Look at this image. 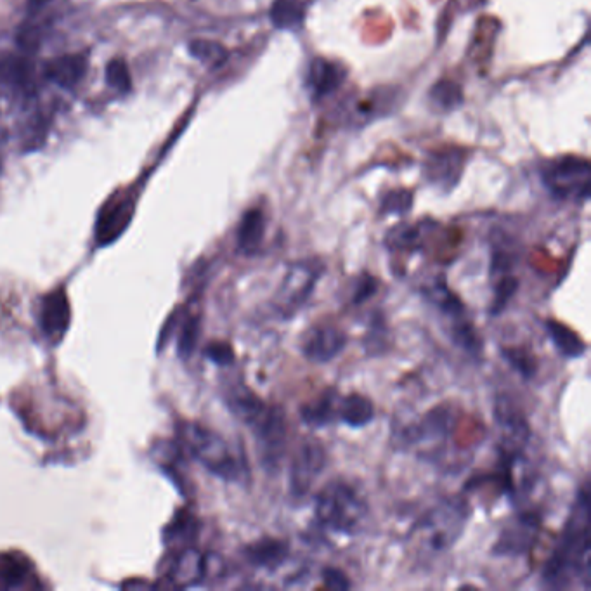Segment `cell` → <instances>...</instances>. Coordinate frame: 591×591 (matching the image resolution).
<instances>
[{"instance_id":"cell-1","label":"cell","mask_w":591,"mask_h":591,"mask_svg":"<svg viewBox=\"0 0 591 591\" xmlns=\"http://www.w3.org/2000/svg\"><path fill=\"white\" fill-rule=\"evenodd\" d=\"M590 489L583 486L574 500L559 543L543 567V585L555 590L583 586L590 590Z\"/></svg>"},{"instance_id":"cell-2","label":"cell","mask_w":591,"mask_h":591,"mask_svg":"<svg viewBox=\"0 0 591 591\" xmlns=\"http://www.w3.org/2000/svg\"><path fill=\"white\" fill-rule=\"evenodd\" d=\"M224 401L229 411L254 434L262 465L269 470L280 467L288 439L285 411L267 403L243 384L231 385L224 392Z\"/></svg>"},{"instance_id":"cell-3","label":"cell","mask_w":591,"mask_h":591,"mask_svg":"<svg viewBox=\"0 0 591 591\" xmlns=\"http://www.w3.org/2000/svg\"><path fill=\"white\" fill-rule=\"evenodd\" d=\"M368 501L359 489L344 481L335 479L325 484L314 500V520L321 531L333 536L352 538L361 533L368 519Z\"/></svg>"},{"instance_id":"cell-4","label":"cell","mask_w":591,"mask_h":591,"mask_svg":"<svg viewBox=\"0 0 591 591\" xmlns=\"http://www.w3.org/2000/svg\"><path fill=\"white\" fill-rule=\"evenodd\" d=\"M184 444L196 462L210 474L226 482H241L247 477V465L221 434L200 423H189L182 430Z\"/></svg>"},{"instance_id":"cell-5","label":"cell","mask_w":591,"mask_h":591,"mask_svg":"<svg viewBox=\"0 0 591 591\" xmlns=\"http://www.w3.org/2000/svg\"><path fill=\"white\" fill-rule=\"evenodd\" d=\"M470 519V505L463 496L446 498L418 520L413 536H420L429 552H448L460 541Z\"/></svg>"},{"instance_id":"cell-6","label":"cell","mask_w":591,"mask_h":591,"mask_svg":"<svg viewBox=\"0 0 591 591\" xmlns=\"http://www.w3.org/2000/svg\"><path fill=\"white\" fill-rule=\"evenodd\" d=\"M325 274L326 264L321 259L311 257L290 264L271 300L274 314L283 321L295 318L309 304Z\"/></svg>"},{"instance_id":"cell-7","label":"cell","mask_w":591,"mask_h":591,"mask_svg":"<svg viewBox=\"0 0 591 591\" xmlns=\"http://www.w3.org/2000/svg\"><path fill=\"white\" fill-rule=\"evenodd\" d=\"M455 423L453 408L448 404H441L427 411L422 418L397 430L396 441L401 448L416 449L423 458L437 460L453 434Z\"/></svg>"},{"instance_id":"cell-8","label":"cell","mask_w":591,"mask_h":591,"mask_svg":"<svg viewBox=\"0 0 591 591\" xmlns=\"http://www.w3.org/2000/svg\"><path fill=\"white\" fill-rule=\"evenodd\" d=\"M541 179L550 195L564 202H586L591 189V167L579 156H562L548 163Z\"/></svg>"},{"instance_id":"cell-9","label":"cell","mask_w":591,"mask_h":591,"mask_svg":"<svg viewBox=\"0 0 591 591\" xmlns=\"http://www.w3.org/2000/svg\"><path fill=\"white\" fill-rule=\"evenodd\" d=\"M541 531V517L536 512H520L503 526L491 553L500 559H519L533 550Z\"/></svg>"},{"instance_id":"cell-10","label":"cell","mask_w":591,"mask_h":591,"mask_svg":"<svg viewBox=\"0 0 591 591\" xmlns=\"http://www.w3.org/2000/svg\"><path fill=\"white\" fill-rule=\"evenodd\" d=\"M328 455L321 442L316 439H306L295 451L290 472H288V491L293 498L302 500L311 493L319 475L325 472Z\"/></svg>"},{"instance_id":"cell-11","label":"cell","mask_w":591,"mask_h":591,"mask_svg":"<svg viewBox=\"0 0 591 591\" xmlns=\"http://www.w3.org/2000/svg\"><path fill=\"white\" fill-rule=\"evenodd\" d=\"M493 418L501 432V451L520 453L531 441V427L524 411L510 396H498L494 401Z\"/></svg>"},{"instance_id":"cell-12","label":"cell","mask_w":591,"mask_h":591,"mask_svg":"<svg viewBox=\"0 0 591 591\" xmlns=\"http://www.w3.org/2000/svg\"><path fill=\"white\" fill-rule=\"evenodd\" d=\"M347 333L335 325L311 326L300 338L302 356L314 364L332 363L347 349Z\"/></svg>"},{"instance_id":"cell-13","label":"cell","mask_w":591,"mask_h":591,"mask_svg":"<svg viewBox=\"0 0 591 591\" xmlns=\"http://www.w3.org/2000/svg\"><path fill=\"white\" fill-rule=\"evenodd\" d=\"M344 80V68L335 61H328V59H314L307 70V89L314 99L332 96L333 92L344 84Z\"/></svg>"},{"instance_id":"cell-14","label":"cell","mask_w":591,"mask_h":591,"mask_svg":"<svg viewBox=\"0 0 591 591\" xmlns=\"http://www.w3.org/2000/svg\"><path fill=\"white\" fill-rule=\"evenodd\" d=\"M245 559L250 566L259 567L264 571H276L285 564L290 555V546L285 540L266 536L245 546Z\"/></svg>"},{"instance_id":"cell-15","label":"cell","mask_w":591,"mask_h":591,"mask_svg":"<svg viewBox=\"0 0 591 591\" xmlns=\"http://www.w3.org/2000/svg\"><path fill=\"white\" fill-rule=\"evenodd\" d=\"M340 394L335 389H326L321 396L304 404L299 410L300 420L312 429H325L338 422Z\"/></svg>"},{"instance_id":"cell-16","label":"cell","mask_w":591,"mask_h":591,"mask_svg":"<svg viewBox=\"0 0 591 591\" xmlns=\"http://www.w3.org/2000/svg\"><path fill=\"white\" fill-rule=\"evenodd\" d=\"M423 297L429 300L430 304L436 307L437 311L441 312L449 323L467 316V307L463 304L462 299L449 288L448 281L444 276H437L430 281L429 285L423 288Z\"/></svg>"},{"instance_id":"cell-17","label":"cell","mask_w":591,"mask_h":591,"mask_svg":"<svg viewBox=\"0 0 591 591\" xmlns=\"http://www.w3.org/2000/svg\"><path fill=\"white\" fill-rule=\"evenodd\" d=\"M266 228V215L260 208H250L243 214L236 233V243L241 254L248 257L259 254L266 238Z\"/></svg>"},{"instance_id":"cell-18","label":"cell","mask_w":591,"mask_h":591,"mask_svg":"<svg viewBox=\"0 0 591 591\" xmlns=\"http://www.w3.org/2000/svg\"><path fill=\"white\" fill-rule=\"evenodd\" d=\"M68 325H70V304L65 292L56 290L49 293L42 302V330L47 337L58 340L65 335Z\"/></svg>"},{"instance_id":"cell-19","label":"cell","mask_w":591,"mask_h":591,"mask_svg":"<svg viewBox=\"0 0 591 591\" xmlns=\"http://www.w3.org/2000/svg\"><path fill=\"white\" fill-rule=\"evenodd\" d=\"M465 156L460 151H442L430 156L427 163V177L430 182L437 184L439 188L451 189L462 176Z\"/></svg>"},{"instance_id":"cell-20","label":"cell","mask_w":591,"mask_h":591,"mask_svg":"<svg viewBox=\"0 0 591 591\" xmlns=\"http://www.w3.org/2000/svg\"><path fill=\"white\" fill-rule=\"evenodd\" d=\"M85 70H87V58L84 54H66V56L49 61L44 73L52 84L72 89L84 78Z\"/></svg>"},{"instance_id":"cell-21","label":"cell","mask_w":591,"mask_h":591,"mask_svg":"<svg viewBox=\"0 0 591 591\" xmlns=\"http://www.w3.org/2000/svg\"><path fill=\"white\" fill-rule=\"evenodd\" d=\"M373 420H375V404L370 397L358 394V392L340 396L338 422L344 423L351 429H363Z\"/></svg>"},{"instance_id":"cell-22","label":"cell","mask_w":591,"mask_h":591,"mask_svg":"<svg viewBox=\"0 0 591 591\" xmlns=\"http://www.w3.org/2000/svg\"><path fill=\"white\" fill-rule=\"evenodd\" d=\"M545 330L552 340L553 347L557 349L562 358L579 359L585 356V340L569 326L555 321V319H548L545 323Z\"/></svg>"},{"instance_id":"cell-23","label":"cell","mask_w":591,"mask_h":591,"mask_svg":"<svg viewBox=\"0 0 591 591\" xmlns=\"http://www.w3.org/2000/svg\"><path fill=\"white\" fill-rule=\"evenodd\" d=\"M449 335H451L453 344L460 347L470 358H481L482 351H484V342H482L481 335L475 330L474 323L468 319V316L451 321L449 323Z\"/></svg>"},{"instance_id":"cell-24","label":"cell","mask_w":591,"mask_h":591,"mask_svg":"<svg viewBox=\"0 0 591 591\" xmlns=\"http://www.w3.org/2000/svg\"><path fill=\"white\" fill-rule=\"evenodd\" d=\"M132 214V205L127 200L124 202H111L110 207L104 208L103 217L99 221L98 238L101 243L115 240L122 233L125 224L129 222Z\"/></svg>"},{"instance_id":"cell-25","label":"cell","mask_w":591,"mask_h":591,"mask_svg":"<svg viewBox=\"0 0 591 591\" xmlns=\"http://www.w3.org/2000/svg\"><path fill=\"white\" fill-rule=\"evenodd\" d=\"M390 345H392L390 326L387 325V321L380 312H375L371 316L366 333H364V351L368 356H382V354L389 351Z\"/></svg>"},{"instance_id":"cell-26","label":"cell","mask_w":591,"mask_h":591,"mask_svg":"<svg viewBox=\"0 0 591 591\" xmlns=\"http://www.w3.org/2000/svg\"><path fill=\"white\" fill-rule=\"evenodd\" d=\"M205 569H207V564H205V557L202 553L188 550V552L182 553L181 559L177 560L172 579L179 586H193L202 581Z\"/></svg>"},{"instance_id":"cell-27","label":"cell","mask_w":591,"mask_h":591,"mask_svg":"<svg viewBox=\"0 0 591 591\" xmlns=\"http://www.w3.org/2000/svg\"><path fill=\"white\" fill-rule=\"evenodd\" d=\"M306 18V4L302 0H274L271 21L278 28L297 30Z\"/></svg>"},{"instance_id":"cell-28","label":"cell","mask_w":591,"mask_h":591,"mask_svg":"<svg viewBox=\"0 0 591 591\" xmlns=\"http://www.w3.org/2000/svg\"><path fill=\"white\" fill-rule=\"evenodd\" d=\"M520 281L512 273L501 274L496 278L493 286V306L489 309L491 316H500L501 312L507 309L510 300L514 299L519 292Z\"/></svg>"},{"instance_id":"cell-29","label":"cell","mask_w":591,"mask_h":591,"mask_svg":"<svg viewBox=\"0 0 591 591\" xmlns=\"http://www.w3.org/2000/svg\"><path fill=\"white\" fill-rule=\"evenodd\" d=\"M28 576V566L18 555H0V588H16L23 585Z\"/></svg>"},{"instance_id":"cell-30","label":"cell","mask_w":591,"mask_h":591,"mask_svg":"<svg viewBox=\"0 0 591 591\" xmlns=\"http://www.w3.org/2000/svg\"><path fill=\"white\" fill-rule=\"evenodd\" d=\"M385 245L390 250H410L415 252L422 247V229L420 226H397L387 234Z\"/></svg>"},{"instance_id":"cell-31","label":"cell","mask_w":591,"mask_h":591,"mask_svg":"<svg viewBox=\"0 0 591 591\" xmlns=\"http://www.w3.org/2000/svg\"><path fill=\"white\" fill-rule=\"evenodd\" d=\"M501 358L505 359L510 364V368H514V371H517L520 377L526 378V380H531L538 371V364H536L533 354L522 347H503Z\"/></svg>"},{"instance_id":"cell-32","label":"cell","mask_w":591,"mask_h":591,"mask_svg":"<svg viewBox=\"0 0 591 591\" xmlns=\"http://www.w3.org/2000/svg\"><path fill=\"white\" fill-rule=\"evenodd\" d=\"M392 101H394V96H387V92L378 98L375 96V98L361 99L358 104H354V108L351 110L352 122H356V124L371 122L373 118L382 115V111L387 110V104Z\"/></svg>"},{"instance_id":"cell-33","label":"cell","mask_w":591,"mask_h":591,"mask_svg":"<svg viewBox=\"0 0 591 591\" xmlns=\"http://www.w3.org/2000/svg\"><path fill=\"white\" fill-rule=\"evenodd\" d=\"M430 98L442 110H455L463 103V92L453 82L442 80L439 84L434 85V89L430 92Z\"/></svg>"},{"instance_id":"cell-34","label":"cell","mask_w":591,"mask_h":591,"mask_svg":"<svg viewBox=\"0 0 591 591\" xmlns=\"http://www.w3.org/2000/svg\"><path fill=\"white\" fill-rule=\"evenodd\" d=\"M30 68L23 59H7L0 63V78L13 87H26L30 82Z\"/></svg>"},{"instance_id":"cell-35","label":"cell","mask_w":591,"mask_h":591,"mask_svg":"<svg viewBox=\"0 0 591 591\" xmlns=\"http://www.w3.org/2000/svg\"><path fill=\"white\" fill-rule=\"evenodd\" d=\"M189 52L196 59H200L202 63L210 66H219L226 59L224 47L215 44V42H208V40H195V42H191Z\"/></svg>"},{"instance_id":"cell-36","label":"cell","mask_w":591,"mask_h":591,"mask_svg":"<svg viewBox=\"0 0 591 591\" xmlns=\"http://www.w3.org/2000/svg\"><path fill=\"white\" fill-rule=\"evenodd\" d=\"M380 290V281L377 276L370 273H363L354 281L352 288L351 302L354 306H363L368 300L373 299Z\"/></svg>"},{"instance_id":"cell-37","label":"cell","mask_w":591,"mask_h":591,"mask_svg":"<svg viewBox=\"0 0 591 591\" xmlns=\"http://www.w3.org/2000/svg\"><path fill=\"white\" fill-rule=\"evenodd\" d=\"M106 82L115 91L122 92V94L130 91L132 82H130L129 68L125 65V61L122 59L110 61V65L106 66Z\"/></svg>"},{"instance_id":"cell-38","label":"cell","mask_w":591,"mask_h":591,"mask_svg":"<svg viewBox=\"0 0 591 591\" xmlns=\"http://www.w3.org/2000/svg\"><path fill=\"white\" fill-rule=\"evenodd\" d=\"M413 205V195L410 191H392L385 196L382 202V214L384 215H406Z\"/></svg>"},{"instance_id":"cell-39","label":"cell","mask_w":591,"mask_h":591,"mask_svg":"<svg viewBox=\"0 0 591 591\" xmlns=\"http://www.w3.org/2000/svg\"><path fill=\"white\" fill-rule=\"evenodd\" d=\"M321 579L328 590L345 591L352 588L351 579L338 567H325L321 571Z\"/></svg>"},{"instance_id":"cell-40","label":"cell","mask_w":591,"mask_h":591,"mask_svg":"<svg viewBox=\"0 0 591 591\" xmlns=\"http://www.w3.org/2000/svg\"><path fill=\"white\" fill-rule=\"evenodd\" d=\"M207 358L219 366H228L234 361L233 347L224 342H217L207 347Z\"/></svg>"},{"instance_id":"cell-41","label":"cell","mask_w":591,"mask_h":591,"mask_svg":"<svg viewBox=\"0 0 591 591\" xmlns=\"http://www.w3.org/2000/svg\"><path fill=\"white\" fill-rule=\"evenodd\" d=\"M198 333H200L198 319H189L188 325L184 326V333H182L181 337V352L184 356H188L195 349Z\"/></svg>"},{"instance_id":"cell-42","label":"cell","mask_w":591,"mask_h":591,"mask_svg":"<svg viewBox=\"0 0 591 591\" xmlns=\"http://www.w3.org/2000/svg\"><path fill=\"white\" fill-rule=\"evenodd\" d=\"M44 4H46V0H30V4H28V6H30V11H32V13H35V11H39V9H42V7H44Z\"/></svg>"}]
</instances>
